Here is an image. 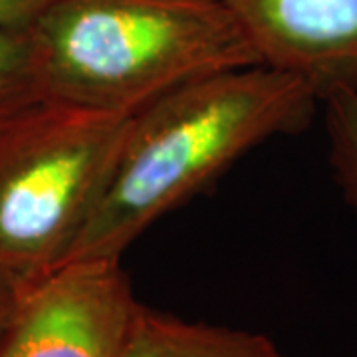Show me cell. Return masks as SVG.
Returning <instances> with one entry per match:
<instances>
[{"instance_id":"6da1fadb","label":"cell","mask_w":357,"mask_h":357,"mask_svg":"<svg viewBox=\"0 0 357 357\" xmlns=\"http://www.w3.org/2000/svg\"><path fill=\"white\" fill-rule=\"evenodd\" d=\"M319 107L304 79L262 64L199 77L131 115L112 178L72 260H121L159 218L241 157L300 133Z\"/></svg>"},{"instance_id":"7a4b0ae2","label":"cell","mask_w":357,"mask_h":357,"mask_svg":"<svg viewBox=\"0 0 357 357\" xmlns=\"http://www.w3.org/2000/svg\"><path fill=\"white\" fill-rule=\"evenodd\" d=\"M46 98L133 115L199 77L258 64L218 0H54L30 26Z\"/></svg>"},{"instance_id":"3957f363","label":"cell","mask_w":357,"mask_h":357,"mask_svg":"<svg viewBox=\"0 0 357 357\" xmlns=\"http://www.w3.org/2000/svg\"><path fill=\"white\" fill-rule=\"evenodd\" d=\"M129 119L50 98L0 117V278L18 294L70 262Z\"/></svg>"},{"instance_id":"277c9868","label":"cell","mask_w":357,"mask_h":357,"mask_svg":"<svg viewBox=\"0 0 357 357\" xmlns=\"http://www.w3.org/2000/svg\"><path fill=\"white\" fill-rule=\"evenodd\" d=\"M137 306L121 260H72L20 294L0 357H121Z\"/></svg>"},{"instance_id":"5b68a950","label":"cell","mask_w":357,"mask_h":357,"mask_svg":"<svg viewBox=\"0 0 357 357\" xmlns=\"http://www.w3.org/2000/svg\"><path fill=\"white\" fill-rule=\"evenodd\" d=\"M258 64L304 79L319 96L357 88V0H218Z\"/></svg>"},{"instance_id":"8992f818","label":"cell","mask_w":357,"mask_h":357,"mask_svg":"<svg viewBox=\"0 0 357 357\" xmlns=\"http://www.w3.org/2000/svg\"><path fill=\"white\" fill-rule=\"evenodd\" d=\"M121 357H284L268 335L243 328L191 321L141 304Z\"/></svg>"},{"instance_id":"52a82bcc","label":"cell","mask_w":357,"mask_h":357,"mask_svg":"<svg viewBox=\"0 0 357 357\" xmlns=\"http://www.w3.org/2000/svg\"><path fill=\"white\" fill-rule=\"evenodd\" d=\"M319 105L324 107L333 177L357 217V88L333 89Z\"/></svg>"},{"instance_id":"ba28073f","label":"cell","mask_w":357,"mask_h":357,"mask_svg":"<svg viewBox=\"0 0 357 357\" xmlns=\"http://www.w3.org/2000/svg\"><path fill=\"white\" fill-rule=\"evenodd\" d=\"M46 98L30 28H0V117Z\"/></svg>"},{"instance_id":"9c48e42d","label":"cell","mask_w":357,"mask_h":357,"mask_svg":"<svg viewBox=\"0 0 357 357\" xmlns=\"http://www.w3.org/2000/svg\"><path fill=\"white\" fill-rule=\"evenodd\" d=\"M54 0H0V28H30Z\"/></svg>"},{"instance_id":"30bf717a","label":"cell","mask_w":357,"mask_h":357,"mask_svg":"<svg viewBox=\"0 0 357 357\" xmlns=\"http://www.w3.org/2000/svg\"><path fill=\"white\" fill-rule=\"evenodd\" d=\"M20 294L14 288L13 284L0 278V335L4 332V328L8 326V321L13 318L16 304H18Z\"/></svg>"}]
</instances>
